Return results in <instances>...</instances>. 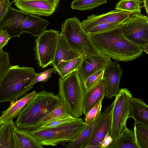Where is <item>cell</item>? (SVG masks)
Returning a JSON list of instances; mask_svg holds the SVG:
<instances>
[{
	"mask_svg": "<svg viewBox=\"0 0 148 148\" xmlns=\"http://www.w3.org/2000/svg\"><path fill=\"white\" fill-rule=\"evenodd\" d=\"M120 25L90 38L98 51L110 58L125 62L135 60L142 55L143 48L125 36Z\"/></svg>",
	"mask_w": 148,
	"mask_h": 148,
	"instance_id": "obj_1",
	"label": "cell"
},
{
	"mask_svg": "<svg viewBox=\"0 0 148 148\" xmlns=\"http://www.w3.org/2000/svg\"><path fill=\"white\" fill-rule=\"evenodd\" d=\"M58 95L42 90L37 92L17 117L15 122L19 129L29 130L60 103Z\"/></svg>",
	"mask_w": 148,
	"mask_h": 148,
	"instance_id": "obj_2",
	"label": "cell"
},
{
	"mask_svg": "<svg viewBox=\"0 0 148 148\" xmlns=\"http://www.w3.org/2000/svg\"><path fill=\"white\" fill-rule=\"evenodd\" d=\"M36 73L33 67L11 65L0 86V103H10L26 94L33 87L28 86Z\"/></svg>",
	"mask_w": 148,
	"mask_h": 148,
	"instance_id": "obj_3",
	"label": "cell"
},
{
	"mask_svg": "<svg viewBox=\"0 0 148 148\" xmlns=\"http://www.w3.org/2000/svg\"><path fill=\"white\" fill-rule=\"evenodd\" d=\"M49 24L46 19L10 7L0 25V29L7 31L11 38L24 33L39 36Z\"/></svg>",
	"mask_w": 148,
	"mask_h": 148,
	"instance_id": "obj_4",
	"label": "cell"
},
{
	"mask_svg": "<svg viewBox=\"0 0 148 148\" xmlns=\"http://www.w3.org/2000/svg\"><path fill=\"white\" fill-rule=\"evenodd\" d=\"M85 90L77 71L58 79V94L65 111L75 118L83 114L82 107Z\"/></svg>",
	"mask_w": 148,
	"mask_h": 148,
	"instance_id": "obj_5",
	"label": "cell"
},
{
	"mask_svg": "<svg viewBox=\"0 0 148 148\" xmlns=\"http://www.w3.org/2000/svg\"><path fill=\"white\" fill-rule=\"evenodd\" d=\"M86 125L84 121L79 118L76 120L53 128L27 131L42 145L55 146L60 143L71 141L80 134Z\"/></svg>",
	"mask_w": 148,
	"mask_h": 148,
	"instance_id": "obj_6",
	"label": "cell"
},
{
	"mask_svg": "<svg viewBox=\"0 0 148 148\" xmlns=\"http://www.w3.org/2000/svg\"><path fill=\"white\" fill-rule=\"evenodd\" d=\"M80 22L75 17L66 19L61 25L60 33L70 46L82 56L99 53L90 35L82 28Z\"/></svg>",
	"mask_w": 148,
	"mask_h": 148,
	"instance_id": "obj_7",
	"label": "cell"
},
{
	"mask_svg": "<svg viewBox=\"0 0 148 148\" xmlns=\"http://www.w3.org/2000/svg\"><path fill=\"white\" fill-rule=\"evenodd\" d=\"M132 96L128 89L122 88L120 89L119 94L115 97L110 131L113 141L122 134L127 127L126 124L129 119L130 100Z\"/></svg>",
	"mask_w": 148,
	"mask_h": 148,
	"instance_id": "obj_8",
	"label": "cell"
},
{
	"mask_svg": "<svg viewBox=\"0 0 148 148\" xmlns=\"http://www.w3.org/2000/svg\"><path fill=\"white\" fill-rule=\"evenodd\" d=\"M129 40L143 48L148 44V18L141 13L133 14L120 25Z\"/></svg>",
	"mask_w": 148,
	"mask_h": 148,
	"instance_id": "obj_9",
	"label": "cell"
},
{
	"mask_svg": "<svg viewBox=\"0 0 148 148\" xmlns=\"http://www.w3.org/2000/svg\"><path fill=\"white\" fill-rule=\"evenodd\" d=\"M59 31L53 29L45 30L38 37L34 50L36 59L39 66L44 68L53 61Z\"/></svg>",
	"mask_w": 148,
	"mask_h": 148,
	"instance_id": "obj_10",
	"label": "cell"
},
{
	"mask_svg": "<svg viewBox=\"0 0 148 148\" xmlns=\"http://www.w3.org/2000/svg\"><path fill=\"white\" fill-rule=\"evenodd\" d=\"M60 0H13L20 10L38 16H48L55 12Z\"/></svg>",
	"mask_w": 148,
	"mask_h": 148,
	"instance_id": "obj_11",
	"label": "cell"
},
{
	"mask_svg": "<svg viewBox=\"0 0 148 148\" xmlns=\"http://www.w3.org/2000/svg\"><path fill=\"white\" fill-rule=\"evenodd\" d=\"M112 61L111 58L100 52L82 56L81 62L77 71L83 84L90 75L104 69Z\"/></svg>",
	"mask_w": 148,
	"mask_h": 148,
	"instance_id": "obj_12",
	"label": "cell"
},
{
	"mask_svg": "<svg viewBox=\"0 0 148 148\" xmlns=\"http://www.w3.org/2000/svg\"><path fill=\"white\" fill-rule=\"evenodd\" d=\"M123 71L117 60L112 61L104 69L103 79L106 87V96L111 99L119 94V84Z\"/></svg>",
	"mask_w": 148,
	"mask_h": 148,
	"instance_id": "obj_13",
	"label": "cell"
},
{
	"mask_svg": "<svg viewBox=\"0 0 148 148\" xmlns=\"http://www.w3.org/2000/svg\"><path fill=\"white\" fill-rule=\"evenodd\" d=\"M113 110L98 122L82 148H101V145L105 136L108 132L110 134Z\"/></svg>",
	"mask_w": 148,
	"mask_h": 148,
	"instance_id": "obj_14",
	"label": "cell"
},
{
	"mask_svg": "<svg viewBox=\"0 0 148 148\" xmlns=\"http://www.w3.org/2000/svg\"><path fill=\"white\" fill-rule=\"evenodd\" d=\"M132 14L125 12L115 10L99 15L92 14L80 22L81 24L98 23L120 25L128 18Z\"/></svg>",
	"mask_w": 148,
	"mask_h": 148,
	"instance_id": "obj_15",
	"label": "cell"
},
{
	"mask_svg": "<svg viewBox=\"0 0 148 148\" xmlns=\"http://www.w3.org/2000/svg\"><path fill=\"white\" fill-rule=\"evenodd\" d=\"M106 87L103 79L99 83L85 91L82 107V114L86 115L90 110L106 95Z\"/></svg>",
	"mask_w": 148,
	"mask_h": 148,
	"instance_id": "obj_16",
	"label": "cell"
},
{
	"mask_svg": "<svg viewBox=\"0 0 148 148\" xmlns=\"http://www.w3.org/2000/svg\"><path fill=\"white\" fill-rule=\"evenodd\" d=\"M36 90L26 94L19 99L10 102V106L2 112L0 124L10 121L17 117L26 105L37 94Z\"/></svg>",
	"mask_w": 148,
	"mask_h": 148,
	"instance_id": "obj_17",
	"label": "cell"
},
{
	"mask_svg": "<svg viewBox=\"0 0 148 148\" xmlns=\"http://www.w3.org/2000/svg\"><path fill=\"white\" fill-rule=\"evenodd\" d=\"M16 126L13 120L0 124V148H21L14 132Z\"/></svg>",
	"mask_w": 148,
	"mask_h": 148,
	"instance_id": "obj_18",
	"label": "cell"
},
{
	"mask_svg": "<svg viewBox=\"0 0 148 148\" xmlns=\"http://www.w3.org/2000/svg\"><path fill=\"white\" fill-rule=\"evenodd\" d=\"M80 56H82L81 54L71 47L60 33L54 58L51 63L53 67L61 61L71 60Z\"/></svg>",
	"mask_w": 148,
	"mask_h": 148,
	"instance_id": "obj_19",
	"label": "cell"
},
{
	"mask_svg": "<svg viewBox=\"0 0 148 148\" xmlns=\"http://www.w3.org/2000/svg\"><path fill=\"white\" fill-rule=\"evenodd\" d=\"M114 101L101 113L99 117L90 124L86 125L80 134L73 140L65 146L66 148H82L86 142L91 134L95 127L101 119L113 109Z\"/></svg>",
	"mask_w": 148,
	"mask_h": 148,
	"instance_id": "obj_20",
	"label": "cell"
},
{
	"mask_svg": "<svg viewBox=\"0 0 148 148\" xmlns=\"http://www.w3.org/2000/svg\"><path fill=\"white\" fill-rule=\"evenodd\" d=\"M133 118L136 123L148 125V106L142 98L131 97L129 119Z\"/></svg>",
	"mask_w": 148,
	"mask_h": 148,
	"instance_id": "obj_21",
	"label": "cell"
},
{
	"mask_svg": "<svg viewBox=\"0 0 148 148\" xmlns=\"http://www.w3.org/2000/svg\"><path fill=\"white\" fill-rule=\"evenodd\" d=\"M139 148L135 139L134 130L126 127L122 134L108 148Z\"/></svg>",
	"mask_w": 148,
	"mask_h": 148,
	"instance_id": "obj_22",
	"label": "cell"
},
{
	"mask_svg": "<svg viewBox=\"0 0 148 148\" xmlns=\"http://www.w3.org/2000/svg\"><path fill=\"white\" fill-rule=\"evenodd\" d=\"M15 133L18 140L21 148H43L38 140L27 130L19 128L16 126Z\"/></svg>",
	"mask_w": 148,
	"mask_h": 148,
	"instance_id": "obj_23",
	"label": "cell"
},
{
	"mask_svg": "<svg viewBox=\"0 0 148 148\" xmlns=\"http://www.w3.org/2000/svg\"><path fill=\"white\" fill-rule=\"evenodd\" d=\"M82 60V56L74 59L60 62L56 66V72L60 78H63L72 72L77 71Z\"/></svg>",
	"mask_w": 148,
	"mask_h": 148,
	"instance_id": "obj_24",
	"label": "cell"
},
{
	"mask_svg": "<svg viewBox=\"0 0 148 148\" xmlns=\"http://www.w3.org/2000/svg\"><path fill=\"white\" fill-rule=\"evenodd\" d=\"M143 3V1L141 0H120L114 8L132 14L140 13Z\"/></svg>",
	"mask_w": 148,
	"mask_h": 148,
	"instance_id": "obj_25",
	"label": "cell"
},
{
	"mask_svg": "<svg viewBox=\"0 0 148 148\" xmlns=\"http://www.w3.org/2000/svg\"><path fill=\"white\" fill-rule=\"evenodd\" d=\"M134 130L139 148H148V125L135 123Z\"/></svg>",
	"mask_w": 148,
	"mask_h": 148,
	"instance_id": "obj_26",
	"label": "cell"
},
{
	"mask_svg": "<svg viewBox=\"0 0 148 148\" xmlns=\"http://www.w3.org/2000/svg\"><path fill=\"white\" fill-rule=\"evenodd\" d=\"M108 0H73L71 4L73 10H90L105 4Z\"/></svg>",
	"mask_w": 148,
	"mask_h": 148,
	"instance_id": "obj_27",
	"label": "cell"
},
{
	"mask_svg": "<svg viewBox=\"0 0 148 148\" xmlns=\"http://www.w3.org/2000/svg\"><path fill=\"white\" fill-rule=\"evenodd\" d=\"M70 116L65 111L60 102L58 105L47 114L32 129L38 127L44 124L58 118Z\"/></svg>",
	"mask_w": 148,
	"mask_h": 148,
	"instance_id": "obj_28",
	"label": "cell"
},
{
	"mask_svg": "<svg viewBox=\"0 0 148 148\" xmlns=\"http://www.w3.org/2000/svg\"><path fill=\"white\" fill-rule=\"evenodd\" d=\"M78 118H75L71 116L61 117L29 130H42L53 128L75 121Z\"/></svg>",
	"mask_w": 148,
	"mask_h": 148,
	"instance_id": "obj_29",
	"label": "cell"
},
{
	"mask_svg": "<svg viewBox=\"0 0 148 148\" xmlns=\"http://www.w3.org/2000/svg\"><path fill=\"white\" fill-rule=\"evenodd\" d=\"M101 100L92 107L85 115V123L88 125L96 120L100 116L102 107V101Z\"/></svg>",
	"mask_w": 148,
	"mask_h": 148,
	"instance_id": "obj_30",
	"label": "cell"
},
{
	"mask_svg": "<svg viewBox=\"0 0 148 148\" xmlns=\"http://www.w3.org/2000/svg\"><path fill=\"white\" fill-rule=\"evenodd\" d=\"M11 65L8 53L4 51L0 54V86Z\"/></svg>",
	"mask_w": 148,
	"mask_h": 148,
	"instance_id": "obj_31",
	"label": "cell"
},
{
	"mask_svg": "<svg viewBox=\"0 0 148 148\" xmlns=\"http://www.w3.org/2000/svg\"><path fill=\"white\" fill-rule=\"evenodd\" d=\"M104 69L93 74L87 79L83 84L85 91L95 86L103 79Z\"/></svg>",
	"mask_w": 148,
	"mask_h": 148,
	"instance_id": "obj_32",
	"label": "cell"
},
{
	"mask_svg": "<svg viewBox=\"0 0 148 148\" xmlns=\"http://www.w3.org/2000/svg\"><path fill=\"white\" fill-rule=\"evenodd\" d=\"M55 71V68L53 67L40 73H36L34 79L28 86V87L34 86L35 84L38 82H47L51 77L52 74Z\"/></svg>",
	"mask_w": 148,
	"mask_h": 148,
	"instance_id": "obj_33",
	"label": "cell"
},
{
	"mask_svg": "<svg viewBox=\"0 0 148 148\" xmlns=\"http://www.w3.org/2000/svg\"><path fill=\"white\" fill-rule=\"evenodd\" d=\"M11 38L6 30L0 29V49H3Z\"/></svg>",
	"mask_w": 148,
	"mask_h": 148,
	"instance_id": "obj_34",
	"label": "cell"
},
{
	"mask_svg": "<svg viewBox=\"0 0 148 148\" xmlns=\"http://www.w3.org/2000/svg\"><path fill=\"white\" fill-rule=\"evenodd\" d=\"M12 3L10 0H6L4 6L0 11V25L8 9L11 7Z\"/></svg>",
	"mask_w": 148,
	"mask_h": 148,
	"instance_id": "obj_35",
	"label": "cell"
},
{
	"mask_svg": "<svg viewBox=\"0 0 148 148\" xmlns=\"http://www.w3.org/2000/svg\"><path fill=\"white\" fill-rule=\"evenodd\" d=\"M112 137L109 132L107 133L101 145V148H108L113 142Z\"/></svg>",
	"mask_w": 148,
	"mask_h": 148,
	"instance_id": "obj_36",
	"label": "cell"
},
{
	"mask_svg": "<svg viewBox=\"0 0 148 148\" xmlns=\"http://www.w3.org/2000/svg\"><path fill=\"white\" fill-rule=\"evenodd\" d=\"M144 4L143 6L145 7L147 15L148 14V0H144L143 1Z\"/></svg>",
	"mask_w": 148,
	"mask_h": 148,
	"instance_id": "obj_37",
	"label": "cell"
},
{
	"mask_svg": "<svg viewBox=\"0 0 148 148\" xmlns=\"http://www.w3.org/2000/svg\"><path fill=\"white\" fill-rule=\"evenodd\" d=\"M5 1L6 0H0V11L4 6Z\"/></svg>",
	"mask_w": 148,
	"mask_h": 148,
	"instance_id": "obj_38",
	"label": "cell"
},
{
	"mask_svg": "<svg viewBox=\"0 0 148 148\" xmlns=\"http://www.w3.org/2000/svg\"><path fill=\"white\" fill-rule=\"evenodd\" d=\"M144 52L148 54V44L147 45L143 48Z\"/></svg>",
	"mask_w": 148,
	"mask_h": 148,
	"instance_id": "obj_39",
	"label": "cell"
},
{
	"mask_svg": "<svg viewBox=\"0 0 148 148\" xmlns=\"http://www.w3.org/2000/svg\"><path fill=\"white\" fill-rule=\"evenodd\" d=\"M4 51L3 49H0V54Z\"/></svg>",
	"mask_w": 148,
	"mask_h": 148,
	"instance_id": "obj_40",
	"label": "cell"
}]
</instances>
